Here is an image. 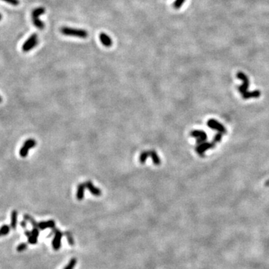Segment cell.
Segmentation results:
<instances>
[{
  "instance_id": "cell-1",
  "label": "cell",
  "mask_w": 269,
  "mask_h": 269,
  "mask_svg": "<svg viewBox=\"0 0 269 269\" xmlns=\"http://www.w3.org/2000/svg\"><path fill=\"white\" fill-rule=\"evenodd\" d=\"M61 34L66 36L76 37L79 38H86L88 36V33L86 30L81 29H74L70 27H61L60 29Z\"/></svg>"
},
{
  "instance_id": "cell-2",
  "label": "cell",
  "mask_w": 269,
  "mask_h": 269,
  "mask_svg": "<svg viewBox=\"0 0 269 269\" xmlns=\"http://www.w3.org/2000/svg\"><path fill=\"white\" fill-rule=\"evenodd\" d=\"M45 13V8L43 7H39V8H35L34 10H33L32 13V22L33 24L36 28L39 29H44L45 25L43 21L39 19V16L42 15Z\"/></svg>"
},
{
  "instance_id": "cell-3",
  "label": "cell",
  "mask_w": 269,
  "mask_h": 269,
  "mask_svg": "<svg viewBox=\"0 0 269 269\" xmlns=\"http://www.w3.org/2000/svg\"><path fill=\"white\" fill-rule=\"evenodd\" d=\"M38 43V37L37 34H33L29 37L28 39L25 41V42L22 46V50L23 52H27L29 51L32 50L35 46H37Z\"/></svg>"
},
{
  "instance_id": "cell-4",
  "label": "cell",
  "mask_w": 269,
  "mask_h": 269,
  "mask_svg": "<svg viewBox=\"0 0 269 269\" xmlns=\"http://www.w3.org/2000/svg\"><path fill=\"white\" fill-rule=\"evenodd\" d=\"M236 76L239 79H240L243 82L242 85L238 87V90H239V91L241 94H244V93L247 92V90L248 89L249 85H250V80H249L248 76H247L246 74H244V73L241 72V71L237 73Z\"/></svg>"
},
{
  "instance_id": "cell-5",
  "label": "cell",
  "mask_w": 269,
  "mask_h": 269,
  "mask_svg": "<svg viewBox=\"0 0 269 269\" xmlns=\"http://www.w3.org/2000/svg\"><path fill=\"white\" fill-rule=\"evenodd\" d=\"M37 145V142L34 140V139H28L24 142L23 146L21 147L20 150V155L22 158H25L28 155L29 150L31 148L34 147Z\"/></svg>"
},
{
  "instance_id": "cell-6",
  "label": "cell",
  "mask_w": 269,
  "mask_h": 269,
  "mask_svg": "<svg viewBox=\"0 0 269 269\" xmlns=\"http://www.w3.org/2000/svg\"><path fill=\"white\" fill-rule=\"evenodd\" d=\"M191 136L197 138V145H200L202 143L205 142L207 139V135L203 130H193L190 133Z\"/></svg>"
},
{
  "instance_id": "cell-7",
  "label": "cell",
  "mask_w": 269,
  "mask_h": 269,
  "mask_svg": "<svg viewBox=\"0 0 269 269\" xmlns=\"http://www.w3.org/2000/svg\"><path fill=\"white\" fill-rule=\"evenodd\" d=\"M207 126L209 128H211V129H215V130L218 131V132L222 133V134H226V130L224 126L219 122H217L215 119H210V120H208L207 122Z\"/></svg>"
},
{
  "instance_id": "cell-8",
  "label": "cell",
  "mask_w": 269,
  "mask_h": 269,
  "mask_svg": "<svg viewBox=\"0 0 269 269\" xmlns=\"http://www.w3.org/2000/svg\"><path fill=\"white\" fill-rule=\"evenodd\" d=\"M53 231H54L55 236L54 239L52 240V248L55 250H58L61 248V238H62V232L57 229L54 228L53 229Z\"/></svg>"
},
{
  "instance_id": "cell-9",
  "label": "cell",
  "mask_w": 269,
  "mask_h": 269,
  "mask_svg": "<svg viewBox=\"0 0 269 269\" xmlns=\"http://www.w3.org/2000/svg\"><path fill=\"white\" fill-rule=\"evenodd\" d=\"M86 188H87V189L89 190L90 192H91V194H92L94 196H100L101 195L102 192L100 191V189H99L98 188L95 187V186L93 185L92 182L91 181H87V182H85Z\"/></svg>"
},
{
  "instance_id": "cell-10",
  "label": "cell",
  "mask_w": 269,
  "mask_h": 269,
  "mask_svg": "<svg viewBox=\"0 0 269 269\" xmlns=\"http://www.w3.org/2000/svg\"><path fill=\"white\" fill-rule=\"evenodd\" d=\"M100 41L102 43V45L105 46L106 47H110L112 45V41H111V38L109 37L108 34H106L105 33H100Z\"/></svg>"
},
{
  "instance_id": "cell-11",
  "label": "cell",
  "mask_w": 269,
  "mask_h": 269,
  "mask_svg": "<svg viewBox=\"0 0 269 269\" xmlns=\"http://www.w3.org/2000/svg\"><path fill=\"white\" fill-rule=\"evenodd\" d=\"M56 226V223L54 221L50 220L48 221H43V222H40L38 223V227L41 230H44L47 228H51L54 229Z\"/></svg>"
},
{
  "instance_id": "cell-12",
  "label": "cell",
  "mask_w": 269,
  "mask_h": 269,
  "mask_svg": "<svg viewBox=\"0 0 269 269\" xmlns=\"http://www.w3.org/2000/svg\"><path fill=\"white\" fill-rule=\"evenodd\" d=\"M261 95V92L259 90H255V91H251V92H248L247 91L244 94H242V98L244 100H248L250 98H259Z\"/></svg>"
},
{
  "instance_id": "cell-13",
  "label": "cell",
  "mask_w": 269,
  "mask_h": 269,
  "mask_svg": "<svg viewBox=\"0 0 269 269\" xmlns=\"http://www.w3.org/2000/svg\"><path fill=\"white\" fill-rule=\"evenodd\" d=\"M85 188L86 186L85 183H81L78 186L77 193H76V198H77L78 200H82L84 198Z\"/></svg>"
},
{
  "instance_id": "cell-14",
  "label": "cell",
  "mask_w": 269,
  "mask_h": 269,
  "mask_svg": "<svg viewBox=\"0 0 269 269\" xmlns=\"http://www.w3.org/2000/svg\"><path fill=\"white\" fill-rule=\"evenodd\" d=\"M148 152H149V157H151L154 164H155V165H159V164H161V160L160 159H159L156 152L154 150H150Z\"/></svg>"
},
{
  "instance_id": "cell-15",
  "label": "cell",
  "mask_w": 269,
  "mask_h": 269,
  "mask_svg": "<svg viewBox=\"0 0 269 269\" xmlns=\"http://www.w3.org/2000/svg\"><path fill=\"white\" fill-rule=\"evenodd\" d=\"M215 144H216V143H215L214 141H212L211 143L205 141L204 143H202L201 144H200V145H197V146H198V147H200L203 151L205 152L206 150H207L208 149H211V148L215 147Z\"/></svg>"
},
{
  "instance_id": "cell-16",
  "label": "cell",
  "mask_w": 269,
  "mask_h": 269,
  "mask_svg": "<svg viewBox=\"0 0 269 269\" xmlns=\"http://www.w3.org/2000/svg\"><path fill=\"white\" fill-rule=\"evenodd\" d=\"M17 215L18 213L16 211V210H13L11 212V227L13 230H16V221H17Z\"/></svg>"
},
{
  "instance_id": "cell-17",
  "label": "cell",
  "mask_w": 269,
  "mask_h": 269,
  "mask_svg": "<svg viewBox=\"0 0 269 269\" xmlns=\"http://www.w3.org/2000/svg\"><path fill=\"white\" fill-rule=\"evenodd\" d=\"M10 232V226L8 225H3L1 228H0V236L2 235H7Z\"/></svg>"
},
{
  "instance_id": "cell-18",
  "label": "cell",
  "mask_w": 269,
  "mask_h": 269,
  "mask_svg": "<svg viewBox=\"0 0 269 269\" xmlns=\"http://www.w3.org/2000/svg\"><path fill=\"white\" fill-rule=\"evenodd\" d=\"M23 217H24V219H25V221H29V222H30L31 224H32L33 227L38 228V224L37 222H36L34 220V218H33L32 217H31V216H30V215H27V214H25V215H23Z\"/></svg>"
},
{
  "instance_id": "cell-19",
  "label": "cell",
  "mask_w": 269,
  "mask_h": 269,
  "mask_svg": "<svg viewBox=\"0 0 269 269\" xmlns=\"http://www.w3.org/2000/svg\"><path fill=\"white\" fill-rule=\"evenodd\" d=\"M149 157V152L148 151H144L142 152L141 153L140 155V158H139V161H140V162L141 164H144L145 163L146 160H147V159Z\"/></svg>"
},
{
  "instance_id": "cell-20",
  "label": "cell",
  "mask_w": 269,
  "mask_h": 269,
  "mask_svg": "<svg viewBox=\"0 0 269 269\" xmlns=\"http://www.w3.org/2000/svg\"><path fill=\"white\" fill-rule=\"evenodd\" d=\"M76 262H77V260H76V258H73V259H71L70 260H69L68 264L67 265V266L64 269H74L75 266H76Z\"/></svg>"
},
{
  "instance_id": "cell-21",
  "label": "cell",
  "mask_w": 269,
  "mask_h": 269,
  "mask_svg": "<svg viewBox=\"0 0 269 269\" xmlns=\"http://www.w3.org/2000/svg\"><path fill=\"white\" fill-rule=\"evenodd\" d=\"M186 0H176L173 3V8L175 9H179L182 7V5H183Z\"/></svg>"
},
{
  "instance_id": "cell-22",
  "label": "cell",
  "mask_w": 269,
  "mask_h": 269,
  "mask_svg": "<svg viewBox=\"0 0 269 269\" xmlns=\"http://www.w3.org/2000/svg\"><path fill=\"white\" fill-rule=\"evenodd\" d=\"M27 247H28L27 244H25V243H21V244H20L17 247H16V250H17L18 252L24 251L25 250H26L27 249Z\"/></svg>"
},
{
  "instance_id": "cell-23",
  "label": "cell",
  "mask_w": 269,
  "mask_h": 269,
  "mask_svg": "<svg viewBox=\"0 0 269 269\" xmlns=\"http://www.w3.org/2000/svg\"><path fill=\"white\" fill-rule=\"evenodd\" d=\"M28 242L29 244H37L38 243V238L34 236V235H31L30 236L28 237Z\"/></svg>"
},
{
  "instance_id": "cell-24",
  "label": "cell",
  "mask_w": 269,
  "mask_h": 269,
  "mask_svg": "<svg viewBox=\"0 0 269 269\" xmlns=\"http://www.w3.org/2000/svg\"><path fill=\"white\" fill-rule=\"evenodd\" d=\"M65 235L67 236V239H68V242L69 243V244H70L71 246H73V245L74 244V239H73L72 235H70V233H69V232H65Z\"/></svg>"
},
{
  "instance_id": "cell-25",
  "label": "cell",
  "mask_w": 269,
  "mask_h": 269,
  "mask_svg": "<svg viewBox=\"0 0 269 269\" xmlns=\"http://www.w3.org/2000/svg\"><path fill=\"white\" fill-rule=\"evenodd\" d=\"M222 135H223V134L222 133H221V132H218V133H217L216 135H215V136H214V138H213V141L215 142V143H217V142H220L221 141V139H222Z\"/></svg>"
},
{
  "instance_id": "cell-26",
  "label": "cell",
  "mask_w": 269,
  "mask_h": 269,
  "mask_svg": "<svg viewBox=\"0 0 269 269\" xmlns=\"http://www.w3.org/2000/svg\"><path fill=\"white\" fill-rule=\"evenodd\" d=\"M195 151L197 152V154L200 155V157H205V152L203 151L198 146H197V147H195Z\"/></svg>"
},
{
  "instance_id": "cell-27",
  "label": "cell",
  "mask_w": 269,
  "mask_h": 269,
  "mask_svg": "<svg viewBox=\"0 0 269 269\" xmlns=\"http://www.w3.org/2000/svg\"><path fill=\"white\" fill-rule=\"evenodd\" d=\"M4 2L9 3V4L13 5H17L20 4L19 0H3Z\"/></svg>"
},
{
  "instance_id": "cell-28",
  "label": "cell",
  "mask_w": 269,
  "mask_h": 269,
  "mask_svg": "<svg viewBox=\"0 0 269 269\" xmlns=\"http://www.w3.org/2000/svg\"><path fill=\"white\" fill-rule=\"evenodd\" d=\"M32 235L38 238V236H39V230H38V228H33V230H32Z\"/></svg>"
},
{
  "instance_id": "cell-29",
  "label": "cell",
  "mask_w": 269,
  "mask_h": 269,
  "mask_svg": "<svg viewBox=\"0 0 269 269\" xmlns=\"http://www.w3.org/2000/svg\"><path fill=\"white\" fill-rule=\"evenodd\" d=\"M20 225H21V226H22V227H23V229H25V228H26V222H25V221H21Z\"/></svg>"
},
{
  "instance_id": "cell-30",
  "label": "cell",
  "mask_w": 269,
  "mask_h": 269,
  "mask_svg": "<svg viewBox=\"0 0 269 269\" xmlns=\"http://www.w3.org/2000/svg\"><path fill=\"white\" fill-rule=\"evenodd\" d=\"M25 235H26L27 237H29L31 235H32V232H30V231H28V230H26V231L25 232Z\"/></svg>"
},
{
  "instance_id": "cell-31",
  "label": "cell",
  "mask_w": 269,
  "mask_h": 269,
  "mask_svg": "<svg viewBox=\"0 0 269 269\" xmlns=\"http://www.w3.org/2000/svg\"><path fill=\"white\" fill-rule=\"evenodd\" d=\"M265 186H269V179H268V181H267L266 182H265Z\"/></svg>"
},
{
  "instance_id": "cell-32",
  "label": "cell",
  "mask_w": 269,
  "mask_h": 269,
  "mask_svg": "<svg viewBox=\"0 0 269 269\" xmlns=\"http://www.w3.org/2000/svg\"><path fill=\"white\" fill-rule=\"evenodd\" d=\"M2 15L0 14V20H2Z\"/></svg>"
},
{
  "instance_id": "cell-33",
  "label": "cell",
  "mask_w": 269,
  "mask_h": 269,
  "mask_svg": "<svg viewBox=\"0 0 269 269\" xmlns=\"http://www.w3.org/2000/svg\"><path fill=\"white\" fill-rule=\"evenodd\" d=\"M2 97H1V96H0V103H1V102H2Z\"/></svg>"
}]
</instances>
